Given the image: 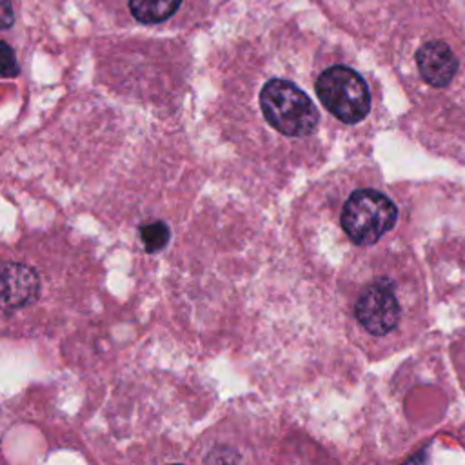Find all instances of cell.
<instances>
[{
	"label": "cell",
	"mask_w": 465,
	"mask_h": 465,
	"mask_svg": "<svg viewBox=\"0 0 465 465\" xmlns=\"http://www.w3.org/2000/svg\"><path fill=\"white\" fill-rule=\"evenodd\" d=\"M260 109L278 133L303 138L318 129L320 114L312 100L292 82L272 78L260 91Z\"/></svg>",
	"instance_id": "cell-1"
},
{
	"label": "cell",
	"mask_w": 465,
	"mask_h": 465,
	"mask_svg": "<svg viewBox=\"0 0 465 465\" xmlns=\"http://www.w3.org/2000/svg\"><path fill=\"white\" fill-rule=\"evenodd\" d=\"M398 209L389 196L376 189H358L343 203L341 227L358 245L376 243L392 229Z\"/></svg>",
	"instance_id": "cell-2"
},
{
	"label": "cell",
	"mask_w": 465,
	"mask_h": 465,
	"mask_svg": "<svg viewBox=\"0 0 465 465\" xmlns=\"http://www.w3.org/2000/svg\"><path fill=\"white\" fill-rule=\"evenodd\" d=\"M323 107L343 124L361 122L371 109V93L360 73L347 65H331L316 80Z\"/></svg>",
	"instance_id": "cell-3"
},
{
	"label": "cell",
	"mask_w": 465,
	"mask_h": 465,
	"mask_svg": "<svg viewBox=\"0 0 465 465\" xmlns=\"http://www.w3.org/2000/svg\"><path fill=\"white\" fill-rule=\"evenodd\" d=\"M354 314L361 327L374 336H383L394 331L398 327L401 309L392 285L383 280L371 283L360 294Z\"/></svg>",
	"instance_id": "cell-4"
},
{
	"label": "cell",
	"mask_w": 465,
	"mask_h": 465,
	"mask_svg": "<svg viewBox=\"0 0 465 465\" xmlns=\"http://www.w3.org/2000/svg\"><path fill=\"white\" fill-rule=\"evenodd\" d=\"M416 65L421 78L432 87H445L458 73V58L441 40L425 42L416 51Z\"/></svg>",
	"instance_id": "cell-5"
},
{
	"label": "cell",
	"mask_w": 465,
	"mask_h": 465,
	"mask_svg": "<svg viewBox=\"0 0 465 465\" xmlns=\"http://www.w3.org/2000/svg\"><path fill=\"white\" fill-rule=\"evenodd\" d=\"M40 294V280L35 269L24 263H5L2 271L4 311L20 309L33 303Z\"/></svg>",
	"instance_id": "cell-6"
},
{
	"label": "cell",
	"mask_w": 465,
	"mask_h": 465,
	"mask_svg": "<svg viewBox=\"0 0 465 465\" xmlns=\"http://www.w3.org/2000/svg\"><path fill=\"white\" fill-rule=\"evenodd\" d=\"M183 0H129L131 15L142 24H158L174 15Z\"/></svg>",
	"instance_id": "cell-7"
},
{
	"label": "cell",
	"mask_w": 465,
	"mask_h": 465,
	"mask_svg": "<svg viewBox=\"0 0 465 465\" xmlns=\"http://www.w3.org/2000/svg\"><path fill=\"white\" fill-rule=\"evenodd\" d=\"M169 236H171L169 227L160 220L143 223L140 227V240L147 252H156V251L163 249L169 242Z\"/></svg>",
	"instance_id": "cell-8"
},
{
	"label": "cell",
	"mask_w": 465,
	"mask_h": 465,
	"mask_svg": "<svg viewBox=\"0 0 465 465\" xmlns=\"http://www.w3.org/2000/svg\"><path fill=\"white\" fill-rule=\"evenodd\" d=\"M2 76L4 78H13L18 74V64L15 58V51L4 42L2 44Z\"/></svg>",
	"instance_id": "cell-9"
},
{
	"label": "cell",
	"mask_w": 465,
	"mask_h": 465,
	"mask_svg": "<svg viewBox=\"0 0 465 465\" xmlns=\"http://www.w3.org/2000/svg\"><path fill=\"white\" fill-rule=\"evenodd\" d=\"M0 20H2V27L9 29L15 22V15L11 9V0H2V13H0Z\"/></svg>",
	"instance_id": "cell-10"
}]
</instances>
